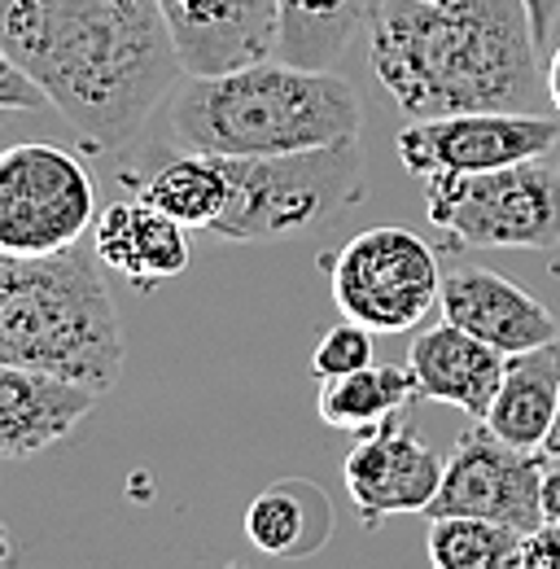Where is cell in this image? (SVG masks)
I'll return each instance as SVG.
<instances>
[{
	"instance_id": "obj_13",
	"label": "cell",
	"mask_w": 560,
	"mask_h": 569,
	"mask_svg": "<svg viewBox=\"0 0 560 569\" xmlns=\"http://www.w3.org/2000/svg\"><path fill=\"white\" fill-rule=\"evenodd\" d=\"M438 307H442V320L469 329L473 338L490 342L503 356H521L560 338L557 316L534 293L478 263H464L442 277Z\"/></svg>"
},
{
	"instance_id": "obj_3",
	"label": "cell",
	"mask_w": 560,
	"mask_h": 569,
	"mask_svg": "<svg viewBox=\"0 0 560 569\" xmlns=\"http://www.w3.org/2000/svg\"><path fill=\"white\" fill-rule=\"evenodd\" d=\"M171 137L219 158L298 153L354 141L363 128L359 92L333 67L263 58L237 71L184 74L171 92Z\"/></svg>"
},
{
	"instance_id": "obj_10",
	"label": "cell",
	"mask_w": 560,
	"mask_h": 569,
	"mask_svg": "<svg viewBox=\"0 0 560 569\" xmlns=\"http://www.w3.org/2000/svg\"><path fill=\"white\" fill-rule=\"evenodd\" d=\"M560 144V119L548 114H517V110H464V114H438L412 119L399 137V162L412 176H473L512 167L526 158H543Z\"/></svg>"
},
{
	"instance_id": "obj_2",
	"label": "cell",
	"mask_w": 560,
	"mask_h": 569,
	"mask_svg": "<svg viewBox=\"0 0 560 569\" xmlns=\"http://www.w3.org/2000/svg\"><path fill=\"white\" fill-rule=\"evenodd\" d=\"M368 62L408 119L543 114L552 101L526 0H381L368 22Z\"/></svg>"
},
{
	"instance_id": "obj_1",
	"label": "cell",
	"mask_w": 560,
	"mask_h": 569,
	"mask_svg": "<svg viewBox=\"0 0 560 569\" xmlns=\"http://www.w3.org/2000/svg\"><path fill=\"white\" fill-rule=\"evenodd\" d=\"M0 49L97 153L128 149L189 74L158 0H0Z\"/></svg>"
},
{
	"instance_id": "obj_31",
	"label": "cell",
	"mask_w": 560,
	"mask_h": 569,
	"mask_svg": "<svg viewBox=\"0 0 560 569\" xmlns=\"http://www.w3.org/2000/svg\"><path fill=\"white\" fill-rule=\"evenodd\" d=\"M433 4H447V0H433Z\"/></svg>"
},
{
	"instance_id": "obj_30",
	"label": "cell",
	"mask_w": 560,
	"mask_h": 569,
	"mask_svg": "<svg viewBox=\"0 0 560 569\" xmlns=\"http://www.w3.org/2000/svg\"><path fill=\"white\" fill-rule=\"evenodd\" d=\"M552 158H557V167H560V144H557V149H552Z\"/></svg>"
},
{
	"instance_id": "obj_6",
	"label": "cell",
	"mask_w": 560,
	"mask_h": 569,
	"mask_svg": "<svg viewBox=\"0 0 560 569\" xmlns=\"http://www.w3.org/2000/svg\"><path fill=\"white\" fill-rule=\"evenodd\" d=\"M424 214L464 250H552L560 246V167L552 153L494 171L424 176Z\"/></svg>"
},
{
	"instance_id": "obj_28",
	"label": "cell",
	"mask_w": 560,
	"mask_h": 569,
	"mask_svg": "<svg viewBox=\"0 0 560 569\" xmlns=\"http://www.w3.org/2000/svg\"><path fill=\"white\" fill-rule=\"evenodd\" d=\"M548 97H552V106H557V114H560V44H557V53L548 58Z\"/></svg>"
},
{
	"instance_id": "obj_16",
	"label": "cell",
	"mask_w": 560,
	"mask_h": 569,
	"mask_svg": "<svg viewBox=\"0 0 560 569\" xmlns=\"http://www.w3.org/2000/svg\"><path fill=\"white\" fill-rule=\"evenodd\" d=\"M503 363H508L503 351H494L490 342L473 338L469 329L451 320L417 333L408 351V368L417 372L420 399L460 408L473 421H487L499 381H503Z\"/></svg>"
},
{
	"instance_id": "obj_24",
	"label": "cell",
	"mask_w": 560,
	"mask_h": 569,
	"mask_svg": "<svg viewBox=\"0 0 560 569\" xmlns=\"http://www.w3.org/2000/svg\"><path fill=\"white\" fill-rule=\"evenodd\" d=\"M44 106V92L22 74V67L0 49V114H27V110H40Z\"/></svg>"
},
{
	"instance_id": "obj_22",
	"label": "cell",
	"mask_w": 560,
	"mask_h": 569,
	"mask_svg": "<svg viewBox=\"0 0 560 569\" xmlns=\"http://www.w3.org/2000/svg\"><path fill=\"white\" fill-rule=\"evenodd\" d=\"M526 535L487 517H429L424 552L433 569H517Z\"/></svg>"
},
{
	"instance_id": "obj_29",
	"label": "cell",
	"mask_w": 560,
	"mask_h": 569,
	"mask_svg": "<svg viewBox=\"0 0 560 569\" xmlns=\"http://www.w3.org/2000/svg\"><path fill=\"white\" fill-rule=\"evenodd\" d=\"M557 512H560V469H557Z\"/></svg>"
},
{
	"instance_id": "obj_21",
	"label": "cell",
	"mask_w": 560,
	"mask_h": 569,
	"mask_svg": "<svg viewBox=\"0 0 560 569\" xmlns=\"http://www.w3.org/2000/svg\"><path fill=\"white\" fill-rule=\"evenodd\" d=\"M381 0H280L277 53L298 67H333Z\"/></svg>"
},
{
	"instance_id": "obj_26",
	"label": "cell",
	"mask_w": 560,
	"mask_h": 569,
	"mask_svg": "<svg viewBox=\"0 0 560 569\" xmlns=\"http://www.w3.org/2000/svg\"><path fill=\"white\" fill-rule=\"evenodd\" d=\"M530 4V18H534V36L539 44L552 40V27H557V13H560V0H526Z\"/></svg>"
},
{
	"instance_id": "obj_20",
	"label": "cell",
	"mask_w": 560,
	"mask_h": 569,
	"mask_svg": "<svg viewBox=\"0 0 560 569\" xmlns=\"http://www.w3.org/2000/svg\"><path fill=\"white\" fill-rule=\"evenodd\" d=\"M417 395H420V386H417V372H412V368L377 363V359H372V363L359 368V372L320 381L316 412H320V421H324L329 429L363 433V429L399 417Z\"/></svg>"
},
{
	"instance_id": "obj_18",
	"label": "cell",
	"mask_w": 560,
	"mask_h": 569,
	"mask_svg": "<svg viewBox=\"0 0 560 569\" xmlns=\"http://www.w3.org/2000/svg\"><path fill=\"white\" fill-rule=\"evenodd\" d=\"M333 535V499L307 478H280L246 508V539L280 561L316 557Z\"/></svg>"
},
{
	"instance_id": "obj_12",
	"label": "cell",
	"mask_w": 560,
	"mask_h": 569,
	"mask_svg": "<svg viewBox=\"0 0 560 569\" xmlns=\"http://www.w3.org/2000/svg\"><path fill=\"white\" fill-rule=\"evenodd\" d=\"M189 74H219L272 58L280 0H158Z\"/></svg>"
},
{
	"instance_id": "obj_9",
	"label": "cell",
	"mask_w": 560,
	"mask_h": 569,
	"mask_svg": "<svg viewBox=\"0 0 560 569\" xmlns=\"http://www.w3.org/2000/svg\"><path fill=\"white\" fill-rule=\"evenodd\" d=\"M424 517H487L534 535L557 512V469L543 451L503 442L487 421L464 429L447 456L442 487Z\"/></svg>"
},
{
	"instance_id": "obj_25",
	"label": "cell",
	"mask_w": 560,
	"mask_h": 569,
	"mask_svg": "<svg viewBox=\"0 0 560 569\" xmlns=\"http://www.w3.org/2000/svg\"><path fill=\"white\" fill-rule=\"evenodd\" d=\"M517 569H560V517H548L534 535H526Z\"/></svg>"
},
{
	"instance_id": "obj_19",
	"label": "cell",
	"mask_w": 560,
	"mask_h": 569,
	"mask_svg": "<svg viewBox=\"0 0 560 569\" xmlns=\"http://www.w3.org/2000/svg\"><path fill=\"white\" fill-rule=\"evenodd\" d=\"M557 408H560V338L548 342V347L508 356L499 395H494V403H490L487 412V426L503 442H512V447L539 451L548 442V433H552Z\"/></svg>"
},
{
	"instance_id": "obj_17",
	"label": "cell",
	"mask_w": 560,
	"mask_h": 569,
	"mask_svg": "<svg viewBox=\"0 0 560 569\" xmlns=\"http://www.w3.org/2000/svg\"><path fill=\"white\" fill-rule=\"evenodd\" d=\"M119 180L149 207L180 219L189 232L193 228L210 232L232 193L223 158L207 149H189V144L180 153H140V162H128Z\"/></svg>"
},
{
	"instance_id": "obj_14",
	"label": "cell",
	"mask_w": 560,
	"mask_h": 569,
	"mask_svg": "<svg viewBox=\"0 0 560 569\" xmlns=\"http://www.w3.org/2000/svg\"><path fill=\"white\" fill-rule=\"evenodd\" d=\"M97 399L101 395L79 381L0 363V465L31 460L70 438Z\"/></svg>"
},
{
	"instance_id": "obj_7",
	"label": "cell",
	"mask_w": 560,
	"mask_h": 569,
	"mask_svg": "<svg viewBox=\"0 0 560 569\" xmlns=\"http://www.w3.org/2000/svg\"><path fill=\"white\" fill-rule=\"evenodd\" d=\"M97 214V184L79 153L49 141L0 149V254L70 250Z\"/></svg>"
},
{
	"instance_id": "obj_4",
	"label": "cell",
	"mask_w": 560,
	"mask_h": 569,
	"mask_svg": "<svg viewBox=\"0 0 560 569\" xmlns=\"http://www.w3.org/2000/svg\"><path fill=\"white\" fill-rule=\"evenodd\" d=\"M123 325L97 250L0 254V363L110 395L123 377Z\"/></svg>"
},
{
	"instance_id": "obj_27",
	"label": "cell",
	"mask_w": 560,
	"mask_h": 569,
	"mask_svg": "<svg viewBox=\"0 0 560 569\" xmlns=\"http://www.w3.org/2000/svg\"><path fill=\"white\" fill-rule=\"evenodd\" d=\"M539 451H543V460H548L552 469H560V408H557V421H552V433H548V442H543Z\"/></svg>"
},
{
	"instance_id": "obj_5",
	"label": "cell",
	"mask_w": 560,
	"mask_h": 569,
	"mask_svg": "<svg viewBox=\"0 0 560 569\" xmlns=\"http://www.w3.org/2000/svg\"><path fill=\"white\" fill-rule=\"evenodd\" d=\"M228 207L214 219L223 241H280L333 223L338 214L363 202V149L359 137L298 153L263 158H223Z\"/></svg>"
},
{
	"instance_id": "obj_23",
	"label": "cell",
	"mask_w": 560,
	"mask_h": 569,
	"mask_svg": "<svg viewBox=\"0 0 560 569\" xmlns=\"http://www.w3.org/2000/svg\"><path fill=\"white\" fill-rule=\"evenodd\" d=\"M372 359H377L372 356V329L359 325V320H342V325H333V329L316 342L307 368H311L316 381H329V377H347V372L368 368Z\"/></svg>"
},
{
	"instance_id": "obj_8",
	"label": "cell",
	"mask_w": 560,
	"mask_h": 569,
	"mask_svg": "<svg viewBox=\"0 0 560 569\" xmlns=\"http://www.w3.org/2000/svg\"><path fill=\"white\" fill-rule=\"evenodd\" d=\"M333 302L347 320L368 325L372 333H408L438 307L442 268L438 250L420 241L412 228H368L350 237L329 263Z\"/></svg>"
},
{
	"instance_id": "obj_11",
	"label": "cell",
	"mask_w": 560,
	"mask_h": 569,
	"mask_svg": "<svg viewBox=\"0 0 560 569\" xmlns=\"http://www.w3.org/2000/svg\"><path fill=\"white\" fill-rule=\"evenodd\" d=\"M442 469L447 460L429 442H420L403 417H390L354 433V447L342 465V482L363 526H381L386 517L429 512L442 487Z\"/></svg>"
},
{
	"instance_id": "obj_15",
	"label": "cell",
	"mask_w": 560,
	"mask_h": 569,
	"mask_svg": "<svg viewBox=\"0 0 560 569\" xmlns=\"http://www.w3.org/2000/svg\"><path fill=\"white\" fill-rule=\"evenodd\" d=\"M92 250L106 268H114L140 293H153L158 284L176 281L189 268V228L144 198L110 202L92 223Z\"/></svg>"
}]
</instances>
